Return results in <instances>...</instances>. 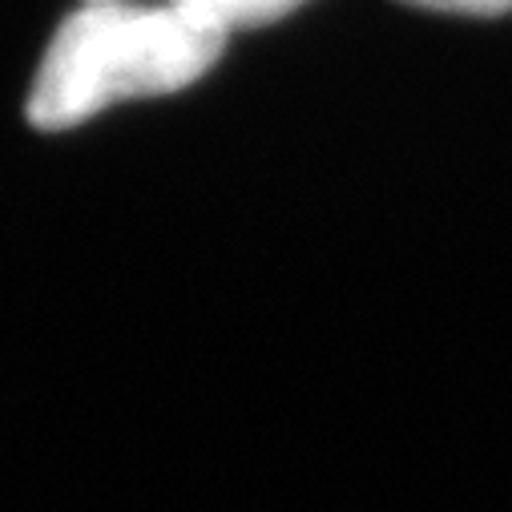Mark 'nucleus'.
I'll list each match as a JSON object with an SVG mask.
<instances>
[{"mask_svg": "<svg viewBox=\"0 0 512 512\" xmlns=\"http://www.w3.org/2000/svg\"><path fill=\"white\" fill-rule=\"evenodd\" d=\"M226 33L170 9H117L97 0L69 17L33 81L29 121L37 130L69 125L130 97H162L206 77Z\"/></svg>", "mask_w": 512, "mask_h": 512, "instance_id": "nucleus-1", "label": "nucleus"}, {"mask_svg": "<svg viewBox=\"0 0 512 512\" xmlns=\"http://www.w3.org/2000/svg\"><path fill=\"white\" fill-rule=\"evenodd\" d=\"M170 5H178L194 21L230 37L234 29H259V25L287 17L295 5H303V0H170Z\"/></svg>", "mask_w": 512, "mask_h": 512, "instance_id": "nucleus-2", "label": "nucleus"}, {"mask_svg": "<svg viewBox=\"0 0 512 512\" xmlns=\"http://www.w3.org/2000/svg\"><path fill=\"white\" fill-rule=\"evenodd\" d=\"M416 9H436V13H468V17H500L512 9V0H404Z\"/></svg>", "mask_w": 512, "mask_h": 512, "instance_id": "nucleus-3", "label": "nucleus"}]
</instances>
